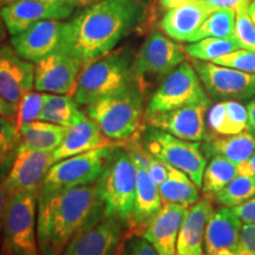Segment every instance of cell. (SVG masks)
I'll return each instance as SVG.
<instances>
[{
	"label": "cell",
	"mask_w": 255,
	"mask_h": 255,
	"mask_svg": "<svg viewBox=\"0 0 255 255\" xmlns=\"http://www.w3.org/2000/svg\"><path fill=\"white\" fill-rule=\"evenodd\" d=\"M255 196V176L238 175L214 196L221 206L234 208Z\"/></svg>",
	"instance_id": "cell-34"
},
{
	"label": "cell",
	"mask_w": 255,
	"mask_h": 255,
	"mask_svg": "<svg viewBox=\"0 0 255 255\" xmlns=\"http://www.w3.org/2000/svg\"><path fill=\"white\" fill-rule=\"evenodd\" d=\"M244 223H255V196L240 206L233 208Z\"/></svg>",
	"instance_id": "cell-41"
},
{
	"label": "cell",
	"mask_w": 255,
	"mask_h": 255,
	"mask_svg": "<svg viewBox=\"0 0 255 255\" xmlns=\"http://www.w3.org/2000/svg\"><path fill=\"white\" fill-rule=\"evenodd\" d=\"M116 145L102 146L56 162L47 171L39 191L66 190L100 180Z\"/></svg>",
	"instance_id": "cell-10"
},
{
	"label": "cell",
	"mask_w": 255,
	"mask_h": 255,
	"mask_svg": "<svg viewBox=\"0 0 255 255\" xmlns=\"http://www.w3.org/2000/svg\"><path fill=\"white\" fill-rule=\"evenodd\" d=\"M15 1V0H0V7L4 5H7L9 2ZM41 1H53V2H70V4H76L81 6V2L79 0H41Z\"/></svg>",
	"instance_id": "cell-48"
},
{
	"label": "cell",
	"mask_w": 255,
	"mask_h": 255,
	"mask_svg": "<svg viewBox=\"0 0 255 255\" xmlns=\"http://www.w3.org/2000/svg\"><path fill=\"white\" fill-rule=\"evenodd\" d=\"M104 215L97 182L66 190L39 191L37 239L40 255H62L76 234Z\"/></svg>",
	"instance_id": "cell-2"
},
{
	"label": "cell",
	"mask_w": 255,
	"mask_h": 255,
	"mask_svg": "<svg viewBox=\"0 0 255 255\" xmlns=\"http://www.w3.org/2000/svg\"><path fill=\"white\" fill-rule=\"evenodd\" d=\"M209 5H212L215 9L219 8H233L237 11L239 6L248 1V0H206Z\"/></svg>",
	"instance_id": "cell-42"
},
{
	"label": "cell",
	"mask_w": 255,
	"mask_h": 255,
	"mask_svg": "<svg viewBox=\"0 0 255 255\" xmlns=\"http://www.w3.org/2000/svg\"><path fill=\"white\" fill-rule=\"evenodd\" d=\"M144 0H101L64 21L59 49L87 64L107 55L144 20Z\"/></svg>",
	"instance_id": "cell-1"
},
{
	"label": "cell",
	"mask_w": 255,
	"mask_h": 255,
	"mask_svg": "<svg viewBox=\"0 0 255 255\" xmlns=\"http://www.w3.org/2000/svg\"><path fill=\"white\" fill-rule=\"evenodd\" d=\"M97 1H101V0H79L81 5H91V4H95V2H97Z\"/></svg>",
	"instance_id": "cell-51"
},
{
	"label": "cell",
	"mask_w": 255,
	"mask_h": 255,
	"mask_svg": "<svg viewBox=\"0 0 255 255\" xmlns=\"http://www.w3.org/2000/svg\"><path fill=\"white\" fill-rule=\"evenodd\" d=\"M83 65L81 60L56 50L36 63L34 89L46 94L71 96Z\"/></svg>",
	"instance_id": "cell-14"
},
{
	"label": "cell",
	"mask_w": 255,
	"mask_h": 255,
	"mask_svg": "<svg viewBox=\"0 0 255 255\" xmlns=\"http://www.w3.org/2000/svg\"><path fill=\"white\" fill-rule=\"evenodd\" d=\"M238 171L242 176H255V151L247 161L238 165Z\"/></svg>",
	"instance_id": "cell-43"
},
{
	"label": "cell",
	"mask_w": 255,
	"mask_h": 255,
	"mask_svg": "<svg viewBox=\"0 0 255 255\" xmlns=\"http://www.w3.org/2000/svg\"><path fill=\"white\" fill-rule=\"evenodd\" d=\"M37 193L7 195L2 234L7 255H40L37 239Z\"/></svg>",
	"instance_id": "cell-8"
},
{
	"label": "cell",
	"mask_w": 255,
	"mask_h": 255,
	"mask_svg": "<svg viewBox=\"0 0 255 255\" xmlns=\"http://www.w3.org/2000/svg\"><path fill=\"white\" fill-rule=\"evenodd\" d=\"M85 114L100 126L102 132L114 142H127L144 124L143 95L135 84L85 107Z\"/></svg>",
	"instance_id": "cell-4"
},
{
	"label": "cell",
	"mask_w": 255,
	"mask_h": 255,
	"mask_svg": "<svg viewBox=\"0 0 255 255\" xmlns=\"http://www.w3.org/2000/svg\"><path fill=\"white\" fill-rule=\"evenodd\" d=\"M53 164V151H18L13 164L2 181L7 195L15 193H39L47 171Z\"/></svg>",
	"instance_id": "cell-17"
},
{
	"label": "cell",
	"mask_w": 255,
	"mask_h": 255,
	"mask_svg": "<svg viewBox=\"0 0 255 255\" xmlns=\"http://www.w3.org/2000/svg\"><path fill=\"white\" fill-rule=\"evenodd\" d=\"M203 103H212V101L193 64L184 60L159 83L146 104L145 115L167 113Z\"/></svg>",
	"instance_id": "cell-9"
},
{
	"label": "cell",
	"mask_w": 255,
	"mask_h": 255,
	"mask_svg": "<svg viewBox=\"0 0 255 255\" xmlns=\"http://www.w3.org/2000/svg\"><path fill=\"white\" fill-rule=\"evenodd\" d=\"M64 21L47 19L33 24L11 38V45L23 58L38 63L59 49Z\"/></svg>",
	"instance_id": "cell-19"
},
{
	"label": "cell",
	"mask_w": 255,
	"mask_h": 255,
	"mask_svg": "<svg viewBox=\"0 0 255 255\" xmlns=\"http://www.w3.org/2000/svg\"><path fill=\"white\" fill-rule=\"evenodd\" d=\"M126 225L103 215L76 234L62 255H115L124 237Z\"/></svg>",
	"instance_id": "cell-13"
},
{
	"label": "cell",
	"mask_w": 255,
	"mask_h": 255,
	"mask_svg": "<svg viewBox=\"0 0 255 255\" xmlns=\"http://www.w3.org/2000/svg\"><path fill=\"white\" fill-rule=\"evenodd\" d=\"M250 0L237 8L235 19V37L242 49L255 52V25L248 14Z\"/></svg>",
	"instance_id": "cell-36"
},
{
	"label": "cell",
	"mask_w": 255,
	"mask_h": 255,
	"mask_svg": "<svg viewBox=\"0 0 255 255\" xmlns=\"http://www.w3.org/2000/svg\"><path fill=\"white\" fill-rule=\"evenodd\" d=\"M194 1H197V0H159V5L164 9H171Z\"/></svg>",
	"instance_id": "cell-46"
},
{
	"label": "cell",
	"mask_w": 255,
	"mask_h": 255,
	"mask_svg": "<svg viewBox=\"0 0 255 255\" xmlns=\"http://www.w3.org/2000/svg\"><path fill=\"white\" fill-rule=\"evenodd\" d=\"M216 9L206 0H197L189 4L168 9L161 20V28L171 39L189 43L190 38Z\"/></svg>",
	"instance_id": "cell-23"
},
{
	"label": "cell",
	"mask_w": 255,
	"mask_h": 255,
	"mask_svg": "<svg viewBox=\"0 0 255 255\" xmlns=\"http://www.w3.org/2000/svg\"><path fill=\"white\" fill-rule=\"evenodd\" d=\"M46 92L40 91H30L24 96L23 100L17 107V113H15L14 117L18 130H20L27 124L39 121L40 113L46 101Z\"/></svg>",
	"instance_id": "cell-35"
},
{
	"label": "cell",
	"mask_w": 255,
	"mask_h": 255,
	"mask_svg": "<svg viewBox=\"0 0 255 255\" xmlns=\"http://www.w3.org/2000/svg\"><path fill=\"white\" fill-rule=\"evenodd\" d=\"M36 64L23 58L12 45L0 46V96L14 107L34 88Z\"/></svg>",
	"instance_id": "cell-18"
},
{
	"label": "cell",
	"mask_w": 255,
	"mask_h": 255,
	"mask_svg": "<svg viewBox=\"0 0 255 255\" xmlns=\"http://www.w3.org/2000/svg\"><path fill=\"white\" fill-rule=\"evenodd\" d=\"M239 175L238 165L220 155L212 156L203 174V194L214 197Z\"/></svg>",
	"instance_id": "cell-30"
},
{
	"label": "cell",
	"mask_w": 255,
	"mask_h": 255,
	"mask_svg": "<svg viewBox=\"0 0 255 255\" xmlns=\"http://www.w3.org/2000/svg\"><path fill=\"white\" fill-rule=\"evenodd\" d=\"M115 255H121V253H120V251H117V252H116V254H115Z\"/></svg>",
	"instance_id": "cell-52"
},
{
	"label": "cell",
	"mask_w": 255,
	"mask_h": 255,
	"mask_svg": "<svg viewBox=\"0 0 255 255\" xmlns=\"http://www.w3.org/2000/svg\"><path fill=\"white\" fill-rule=\"evenodd\" d=\"M6 201H7V193H6L2 181H0V235L2 233V222H4Z\"/></svg>",
	"instance_id": "cell-44"
},
{
	"label": "cell",
	"mask_w": 255,
	"mask_h": 255,
	"mask_svg": "<svg viewBox=\"0 0 255 255\" xmlns=\"http://www.w3.org/2000/svg\"><path fill=\"white\" fill-rule=\"evenodd\" d=\"M246 108L248 111V120H250V129L255 135V98L248 102Z\"/></svg>",
	"instance_id": "cell-47"
},
{
	"label": "cell",
	"mask_w": 255,
	"mask_h": 255,
	"mask_svg": "<svg viewBox=\"0 0 255 255\" xmlns=\"http://www.w3.org/2000/svg\"><path fill=\"white\" fill-rule=\"evenodd\" d=\"M121 255H159L154 246L141 234L128 232L119 247Z\"/></svg>",
	"instance_id": "cell-38"
},
{
	"label": "cell",
	"mask_w": 255,
	"mask_h": 255,
	"mask_svg": "<svg viewBox=\"0 0 255 255\" xmlns=\"http://www.w3.org/2000/svg\"><path fill=\"white\" fill-rule=\"evenodd\" d=\"M248 14L255 25V0H250V4H248Z\"/></svg>",
	"instance_id": "cell-50"
},
{
	"label": "cell",
	"mask_w": 255,
	"mask_h": 255,
	"mask_svg": "<svg viewBox=\"0 0 255 255\" xmlns=\"http://www.w3.org/2000/svg\"><path fill=\"white\" fill-rule=\"evenodd\" d=\"M200 188L183 171L169 165L165 180L158 186L163 203H175L189 208L200 200Z\"/></svg>",
	"instance_id": "cell-28"
},
{
	"label": "cell",
	"mask_w": 255,
	"mask_h": 255,
	"mask_svg": "<svg viewBox=\"0 0 255 255\" xmlns=\"http://www.w3.org/2000/svg\"><path fill=\"white\" fill-rule=\"evenodd\" d=\"M207 126L210 137L232 136L250 129L248 111L239 101H220L207 113Z\"/></svg>",
	"instance_id": "cell-25"
},
{
	"label": "cell",
	"mask_w": 255,
	"mask_h": 255,
	"mask_svg": "<svg viewBox=\"0 0 255 255\" xmlns=\"http://www.w3.org/2000/svg\"><path fill=\"white\" fill-rule=\"evenodd\" d=\"M214 197L207 194L188 208L184 216L176 244V255H203L205 232L214 206Z\"/></svg>",
	"instance_id": "cell-22"
},
{
	"label": "cell",
	"mask_w": 255,
	"mask_h": 255,
	"mask_svg": "<svg viewBox=\"0 0 255 255\" xmlns=\"http://www.w3.org/2000/svg\"><path fill=\"white\" fill-rule=\"evenodd\" d=\"M205 154L220 155L239 165L247 161L255 151V135L251 130L232 136L210 137L202 144Z\"/></svg>",
	"instance_id": "cell-27"
},
{
	"label": "cell",
	"mask_w": 255,
	"mask_h": 255,
	"mask_svg": "<svg viewBox=\"0 0 255 255\" xmlns=\"http://www.w3.org/2000/svg\"><path fill=\"white\" fill-rule=\"evenodd\" d=\"M212 63L240 70L244 72L255 73V52L245 49H239L234 52L220 57Z\"/></svg>",
	"instance_id": "cell-37"
},
{
	"label": "cell",
	"mask_w": 255,
	"mask_h": 255,
	"mask_svg": "<svg viewBox=\"0 0 255 255\" xmlns=\"http://www.w3.org/2000/svg\"><path fill=\"white\" fill-rule=\"evenodd\" d=\"M187 55L191 59H199L203 62H214L220 57L234 52L242 49L238 39H228V38L208 37L194 41L189 45L184 46Z\"/></svg>",
	"instance_id": "cell-32"
},
{
	"label": "cell",
	"mask_w": 255,
	"mask_h": 255,
	"mask_svg": "<svg viewBox=\"0 0 255 255\" xmlns=\"http://www.w3.org/2000/svg\"><path fill=\"white\" fill-rule=\"evenodd\" d=\"M240 253L255 255V223H244L241 226L238 244V254Z\"/></svg>",
	"instance_id": "cell-39"
},
{
	"label": "cell",
	"mask_w": 255,
	"mask_h": 255,
	"mask_svg": "<svg viewBox=\"0 0 255 255\" xmlns=\"http://www.w3.org/2000/svg\"><path fill=\"white\" fill-rule=\"evenodd\" d=\"M78 5L70 2L15 0L0 7V15L11 36L20 33L33 24L47 19L62 20L75 12Z\"/></svg>",
	"instance_id": "cell-15"
},
{
	"label": "cell",
	"mask_w": 255,
	"mask_h": 255,
	"mask_svg": "<svg viewBox=\"0 0 255 255\" xmlns=\"http://www.w3.org/2000/svg\"><path fill=\"white\" fill-rule=\"evenodd\" d=\"M115 144L116 142L111 141L102 132L96 121L87 117L82 122L69 128L62 145L53 151V162L56 163L71 156Z\"/></svg>",
	"instance_id": "cell-24"
},
{
	"label": "cell",
	"mask_w": 255,
	"mask_h": 255,
	"mask_svg": "<svg viewBox=\"0 0 255 255\" xmlns=\"http://www.w3.org/2000/svg\"><path fill=\"white\" fill-rule=\"evenodd\" d=\"M132 52L128 49L113 50L83 65L73 98L88 107L95 102L133 85Z\"/></svg>",
	"instance_id": "cell-3"
},
{
	"label": "cell",
	"mask_w": 255,
	"mask_h": 255,
	"mask_svg": "<svg viewBox=\"0 0 255 255\" xmlns=\"http://www.w3.org/2000/svg\"><path fill=\"white\" fill-rule=\"evenodd\" d=\"M235 15L237 11L233 8H219L213 12L201 27L190 38L189 43L201 40L203 38H228L237 39L235 37Z\"/></svg>",
	"instance_id": "cell-31"
},
{
	"label": "cell",
	"mask_w": 255,
	"mask_h": 255,
	"mask_svg": "<svg viewBox=\"0 0 255 255\" xmlns=\"http://www.w3.org/2000/svg\"><path fill=\"white\" fill-rule=\"evenodd\" d=\"M15 113H17V109H15L14 107H12L9 103H7V102L0 96V115H1V116L14 119Z\"/></svg>",
	"instance_id": "cell-45"
},
{
	"label": "cell",
	"mask_w": 255,
	"mask_h": 255,
	"mask_svg": "<svg viewBox=\"0 0 255 255\" xmlns=\"http://www.w3.org/2000/svg\"><path fill=\"white\" fill-rule=\"evenodd\" d=\"M210 104L188 105L167 113L144 115V124L186 141H206L208 137L206 119Z\"/></svg>",
	"instance_id": "cell-16"
},
{
	"label": "cell",
	"mask_w": 255,
	"mask_h": 255,
	"mask_svg": "<svg viewBox=\"0 0 255 255\" xmlns=\"http://www.w3.org/2000/svg\"><path fill=\"white\" fill-rule=\"evenodd\" d=\"M241 222V219L229 207L223 206L213 210L205 232L206 253L237 255Z\"/></svg>",
	"instance_id": "cell-20"
},
{
	"label": "cell",
	"mask_w": 255,
	"mask_h": 255,
	"mask_svg": "<svg viewBox=\"0 0 255 255\" xmlns=\"http://www.w3.org/2000/svg\"><path fill=\"white\" fill-rule=\"evenodd\" d=\"M6 32H7V28H6L4 20H2L1 15H0V46L4 44L6 39Z\"/></svg>",
	"instance_id": "cell-49"
},
{
	"label": "cell",
	"mask_w": 255,
	"mask_h": 255,
	"mask_svg": "<svg viewBox=\"0 0 255 255\" xmlns=\"http://www.w3.org/2000/svg\"><path fill=\"white\" fill-rule=\"evenodd\" d=\"M136 165L127 149L115 146L103 174L97 181L104 215L129 226L135 205Z\"/></svg>",
	"instance_id": "cell-5"
},
{
	"label": "cell",
	"mask_w": 255,
	"mask_h": 255,
	"mask_svg": "<svg viewBox=\"0 0 255 255\" xmlns=\"http://www.w3.org/2000/svg\"><path fill=\"white\" fill-rule=\"evenodd\" d=\"M143 148L155 158L183 171L197 187H202L207 157L200 142H191L146 126L139 132Z\"/></svg>",
	"instance_id": "cell-7"
},
{
	"label": "cell",
	"mask_w": 255,
	"mask_h": 255,
	"mask_svg": "<svg viewBox=\"0 0 255 255\" xmlns=\"http://www.w3.org/2000/svg\"><path fill=\"white\" fill-rule=\"evenodd\" d=\"M68 131V127L44 122V121H36V122L27 124L19 130L20 143H19L18 151H55L62 145Z\"/></svg>",
	"instance_id": "cell-26"
},
{
	"label": "cell",
	"mask_w": 255,
	"mask_h": 255,
	"mask_svg": "<svg viewBox=\"0 0 255 255\" xmlns=\"http://www.w3.org/2000/svg\"><path fill=\"white\" fill-rule=\"evenodd\" d=\"M20 133L14 119L0 115V178L6 175L18 154Z\"/></svg>",
	"instance_id": "cell-33"
},
{
	"label": "cell",
	"mask_w": 255,
	"mask_h": 255,
	"mask_svg": "<svg viewBox=\"0 0 255 255\" xmlns=\"http://www.w3.org/2000/svg\"><path fill=\"white\" fill-rule=\"evenodd\" d=\"M149 154V152H148ZM146 170L150 178L156 186H159L167 178L169 173V164L155 158L150 154L148 155V163H146Z\"/></svg>",
	"instance_id": "cell-40"
},
{
	"label": "cell",
	"mask_w": 255,
	"mask_h": 255,
	"mask_svg": "<svg viewBox=\"0 0 255 255\" xmlns=\"http://www.w3.org/2000/svg\"><path fill=\"white\" fill-rule=\"evenodd\" d=\"M186 58L184 46L164 36L161 31H152L133 58V84L144 96L145 92L157 83L159 84Z\"/></svg>",
	"instance_id": "cell-6"
},
{
	"label": "cell",
	"mask_w": 255,
	"mask_h": 255,
	"mask_svg": "<svg viewBox=\"0 0 255 255\" xmlns=\"http://www.w3.org/2000/svg\"><path fill=\"white\" fill-rule=\"evenodd\" d=\"M78 107L79 104L70 95L47 94L39 121L71 128L88 117Z\"/></svg>",
	"instance_id": "cell-29"
},
{
	"label": "cell",
	"mask_w": 255,
	"mask_h": 255,
	"mask_svg": "<svg viewBox=\"0 0 255 255\" xmlns=\"http://www.w3.org/2000/svg\"><path fill=\"white\" fill-rule=\"evenodd\" d=\"M191 64L213 100L246 101L255 96V73L199 59H191Z\"/></svg>",
	"instance_id": "cell-11"
},
{
	"label": "cell",
	"mask_w": 255,
	"mask_h": 255,
	"mask_svg": "<svg viewBox=\"0 0 255 255\" xmlns=\"http://www.w3.org/2000/svg\"><path fill=\"white\" fill-rule=\"evenodd\" d=\"M188 208L175 203H163L159 212L148 222L142 237L159 255H176V244L181 225Z\"/></svg>",
	"instance_id": "cell-21"
},
{
	"label": "cell",
	"mask_w": 255,
	"mask_h": 255,
	"mask_svg": "<svg viewBox=\"0 0 255 255\" xmlns=\"http://www.w3.org/2000/svg\"><path fill=\"white\" fill-rule=\"evenodd\" d=\"M130 157L136 165L137 183L135 205L131 221L128 226V232L143 234L148 222L154 218L163 206L158 187L152 182L146 170L148 163V151L143 148L141 139L137 135L131 141V148L128 149Z\"/></svg>",
	"instance_id": "cell-12"
}]
</instances>
